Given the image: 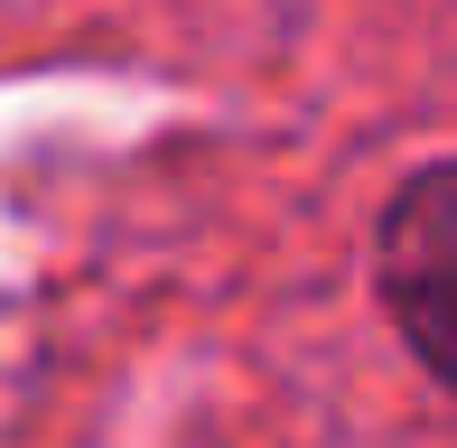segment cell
<instances>
[{
    "instance_id": "1",
    "label": "cell",
    "mask_w": 457,
    "mask_h": 448,
    "mask_svg": "<svg viewBox=\"0 0 457 448\" xmlns=\"http://www.w3.org/2000/svg\"><path fill=\"white\" fill-rule=\"evenodd\" d=\"M373 280H383V309L411 336V355L457 393V159L420 169L392 196L383 243H373Z\"/></svg>"
}]
</instances>
